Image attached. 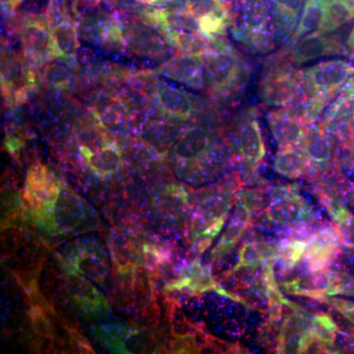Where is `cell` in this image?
I'll return each instance as SVG.
<instances>
[{
	"label": "cell",
	"instance_id": "cell-1",
	"mask_svg": "<svg viewBox=\"0 0 354 354\" xmlns=\"http://www.w3.org/2000/svg\"><path fill=\"white\" fill-rule=\"evenodd\" d=\"M290 53L267 58L260 82V97L270 106L288 108L297 95L301 71L295 66Z\"/></svg>",
	"mask_w": 354,
	"mask_h": 354
},
{
	"label": "cell",
	"instance_id": "cell-2",
	"mask_svg": "<svg viewBox=\"0 0 354 354\" xmlns=\"http://www.w3.org/2000/svg\"><path fill=\"white\" fill-rule=\"evenodd\" d=\"M354 67L344 60H330L302 70L305 78L326 102L346 85Z\"/></svg>",
	"mask_w": 354,
	"mask_h": 354
},
{
	"label": "cell",
	"instance_id": "cell-3",
	"mask_svg": "<svg viewBox=\"0 0 354 354\" xmlns=\"http://www.w3.org/2000/svg\"><path fill=\"white\" fill-rule=\"evenodd\" d=\"M207 76L213 87L223 90L234 88L241 83L243 76L241 60L232 48H223L209 57Z\"/></svg>",
	"mask_w": 354,
	"mask_h": 354
},
{
	"label": "cell",
	"instance_id": "cell-4",
	"mask_svg": "<svg viewBox=\"0 0 354 354\" xmlns=\"http://www.w3.org/2000/svg\"><path fill=\"white\" fill-rule=\"evenodd\" d=\"M295 41L290 53L293 62L297 65L306 64L326 55H337L342 50L341 44L335 41L334 37H328L327 34L320 32L305 35Z\"/></svg>",
	"mask_w": 354,
	"mask_h": 354
},
{
	"label": "cell",
	"instance_id": "cell-5",
	"mask_svg": "<svg viewBox=\"0 0 354 354\" xmlns=\"http://www.w3.org/2000/svg\"><path fill=\"white\" fill-rule=\"evenodd\" d=\"M268 121L279 145H295L304 137L306 122L292 109L286 108L272 111L268 114Z\"/></svg>",
	"mask_w": 354,
	"mask_h": 354
},
{
	"label": "cell",
	"instance_id": "cell-6",
	"mask_svg": "<svg viewBox=\"0 0 354 354\" xmlns=\"http://www.w3.org/2000/svg\"><path fill=\"white\" fill-rule=\"evenodd\" d=\"M274 6V27L279 39H288L295 31L304 0H272Z\"/></svg>",
	"mask_w": 354,
	"mask_h": 354
},
{
	"label": "cell",
	"instance_id": "cell-7",
	"mask_svg": "<svg viewBox=\"0 0 354 354\" xmlns=\"http://www.w3.org/2000/svg\"><path fill=\"white\" fill-rule=\"evenodd\" d=\"M353 113L354 99L344 95L328 109L324 124L330 131L346 132L353 127Z\"/></svg>",
	"mask_w": 354,
	"mask_h": 354
},
{
	"label": "cell",
	"instance_id": "cell-8",
	"mask_svg": "<svg viewBox=\"0 0 354 354\" xmlns=\"http://www.w3.org/2000/svg\"><path fill=\"white\" fill-rule=\"evenodd\" d=\"M269 11L264 0H243V23L239 28L247 32L269 31Z\"/></svg>",
	"mask_w": 354,
	"mask_h": 354
},
{
	"label": "cell",
	"instance_id": "cell-9",
	"mask_svg": "<svg viewBox=\"0 0 354 354\" xmlns=\"http://www.w3.org/2000/svg\"><path fill=\"white\" fill-rule=\"evenodd\" d=\"M353 18V9L346 0H327L322 24L317 32L329 34Z\"/></svg>",
	"mask_w": 354,
	"mask_h": 354
},
{
	"label": "cell",
	"instance_id": "cell-10",
	"mask_svg": "<svg viewBox=\"0 0 354 354\" xmlns=\"http://www.w3.org/2000/svg\"><path fill=\"white\" fill-rule=\"evenodd\" d=\"M242 151L248 160H261L264 156V146L257 121L253 118H246L242 122L241 130Z\"/></svg>",
	"mask_w": 354,
	"mask_h": 354
},
{
	"label": "cell",
	"instance_id": "cell-11",
	"mask_svg": "<svg viewBox=\"0 0 354 354\" xmlns=\"http://www.w3.org/2000/svg\"><path fill=\"white\" fill-rule=\"evenodd\" d=\"M326 1L327 0H306L304 4V13L297 32L293 39L301 38L307 34L318 31L325 14Z\"/></svg>",
	"mask_w": 354,
	"mask_h": 354
},
{
	"label": "cell",
	"instance_id": "cell-12",
	"mask_svg": "<svg viewBox=\"0 0 354 354\" xmlns=\"http://www.w3.org/2000/svg\"><path fill=\"white\" fill-rule=\"evenodd\" d=\"M169 75L193 87H200L202 85V66L194 58L184 57L174 60L169 68Z\"/></svg>",
	"mask_w": 354,
	"mask_h": 354
},
{
	"label": "cell",
	"instance_id": "cell-13",
	"mask_svg": "<svg viewBox=\"0 0 354 354\" xmlns=\"http://www.w3.org/2000/svg\"><path fill=\"white\" fill-rule=\"evenodd\" d=\"M160 102L164 108L174 115L185 118L192 111L190 97L183 91L171 87H165L160 91Z\"/></svg>",
	"mask_w": 354,
	"mask_h": 354
},
{
	"label": "cell",
	"instance_id": "cell-14",
	"mask_svg": "<svg viewBox=\"0 0 354 354\" xmlns=\"http://www.w3.org/2000/svg\"><path fill=\"white\" fill-rule=\"evenodd\" d=\"M306 151L312 160L322 162L329 157V146L321 125L310 128L306 133Z\"/></svg>",
	"mask_w": 354,
	"mask_h": 354
},
{
	"label": "cell",
	"instance_id": "cell-15",
	"mask_svg": "<svg viewBox=\"0 0 354 354\" xmlns=\"http://www.w3.org/2000/svg\"><path fill=\"white\" fill-rule=\"evenodd\" d=\"M276 169L286 176H300L305 169V158L297 151L286 148L281 151L276 158Z\"/></svg>",
	"mask_w": 354,
	"mask_h": 354
},
{
	"label": "cell",
	"instance_id": "cell-16",
	"mask_svg": "<svg viewBox=\"0 0 354 354\" xmlns=\"http://www.w3.org/2000/svg\"><path fill=\"white\" fill-rule=\"evenodd\" d=\"M234 37L241 41V43L245 44L247 48L257 53H268L274 48V35L270 31L247 32L236 29L234 31Z\"/></svg>",
	"mask_w": 354,
	"mask_h": 354
},
{
	"label": "cell",
	"instance_id": "cell-17",
	"mask_svg": "<svg viewBox=\"0 0 354 354\" xmlns=\"http://www.w3.org/2000/svg\"><path fill=\"white\" fill-rule=\"evenodd\" d=\"M176 41L181 50L193 55H202L206 50V44L199 37L190 34L176 35Z\"/></svg>",
	"mask_w": 354,
	"mask_h": 354
},
{
	"label": "cell",
	"instance_id": "cell-18",
	"mask_svg": "<svg viewBox=\"0 0 354 354\" xmlns=\"http://www.w3.org/2000/svg\"><path fill=\"white\" fill-rule=\"evenodd\" d=\"M339 308L342 313L354 324V304L341 301V304H339Z\"/></svg>",
	"mask_w": 354,
	"mask_h": 354
},
{
	"label": "cell",
	"instance_id": "cell-19",
	"mask_svg": "<svg viewBox=\"0 0 354 354\" xmlns=\"http://www.w3.org/2000/svg\"><path fill=\"white\" fill-rule=\"evenodd\" d=\"M342 92H344V95L354 99V71L346 81V85L342 88Z\"/></svg>",
	"mask_w": 354,
	"mask_h": 354
},
{
	"label": "cell",
	"instance_id": "cell-20",
	"mask_svg": "<svg viewBox=\"0 0 354 354\" xmlns=\"http://www.w3.org/2000/svg\"><path fill=\"white\" fill-rule=\"evenodd\" d=\"M348 46H351V50H354V27L353 32H351V35H349Z\"/></svg>",
	"mask_w": 354,
	"mask_h": 354
},
{
	"label": "cell",
	"instance_id": "cell-21",
	"mask_svg": "<svg viewBox=\"0 0 354 354\" xmlns=\"http://www.w3.org/2000/svg\"><path fill=\"white\" fill-rule=\"evenodd\" d=\"M346 2H348V6H351V8L353 9L354 13V0H346Z\"/></svg>",
	"mask_w": 354,
	"mask_h": 354
},
{
	"label": "cell",
	"instance_id": "cell-22",
	"mask_svg": "<svg viewBox=\"0 0 354 354\" xmlns=\"http://www.w3.org/2000/svg\"><path fill=\"white\" fill-rule=\"evenodd\" d=\"M353 128L354 130V113H353Z\"/></svg>",
	"mask_w": 354,
	"mask_h": 354
}]
</instances>
